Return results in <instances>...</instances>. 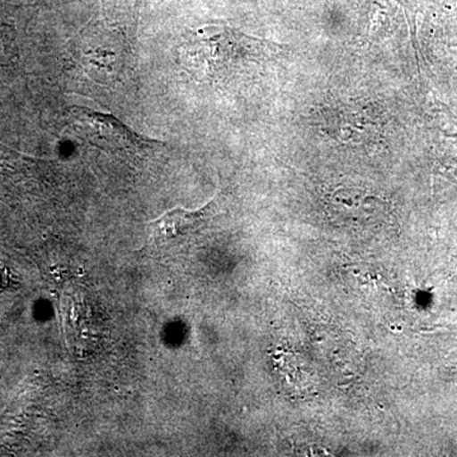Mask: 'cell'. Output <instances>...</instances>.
<instances>
[{
	"label": "cell",
	"instance_id": "6da1fadb",
	"mask_svg": "<svg viewBox=\"0 0 457 457\" xmlns=\"http://www.w3.org/2000/svg\"><path fill=\"white\" fill-rule=\"evenodd\" d=\"M278 45L251 37L227 26H204L182 47L191 71L210 79H222L272 59Z\"/></svg>",
	"mask_w": 457,
	"mask_h": 457
},
{
	"label": "cell",
	"instance_id": "7a4b0ae2",
	"mask_svg": "<svg viewBox=\"0 0 457 457\" xmlns=\"http://www.w3.org/2000/svg\"><path fill=\"white\" fill-rule=\"evenodd\" d=\"M71 130L92 146L123 155H143L154 152L163 144L149 140L129 129L112 114L86 107H71L68 111Z\"/></svg>",
	"mask_w": 457,
	"mask_h": 457
},
{
	"label": "cell",
	"instance_id": "3957f363",
	"mask_svg": "<svg viewBox=\"0 0 457 457\" xmlns=\"http://www.w3.org/2000/svg\"><path fill=\"white\" fill-rule=\"evenodd\" d=\"M221 212L220 195H216L209 204L195 212L182 207L171 209L150 222L147 227V246L158 251L179 248L201 236Z\"/></svg>",
	"mask_w": 457,
	"mask_h": 457
},
{
	"label": "cell",
	"instance_id": "277c9868",
	"mask_svg": "<svg viewBox=\"0 0 457 457\" xmlns=\"http://www.w3.org/2000/svg\"><path fill=\"white\" fill-rule=\"evenodd\" d=\"M386 201L353 187H341L327 198V210L336 220L366 225L386 212Z\"/></svg>",
	"mask_w": 457,
	"mask_h": 457
},
{
	"label": "cell",
	"instance_id": "5b68a950",
	"mask_svg": "<svg viewBox=\"0 0 457 457\" xmlns=\"http://www.w3.org/2000/svg\"><path fill=\"white\" fill-rule=\"evenodd\" d=\"M4 37L0 35V56L5 55V51H3V49H4Z\"/></svg>",
	"mask_w": 457,
	"mask_h": 457
}]
</instances>
